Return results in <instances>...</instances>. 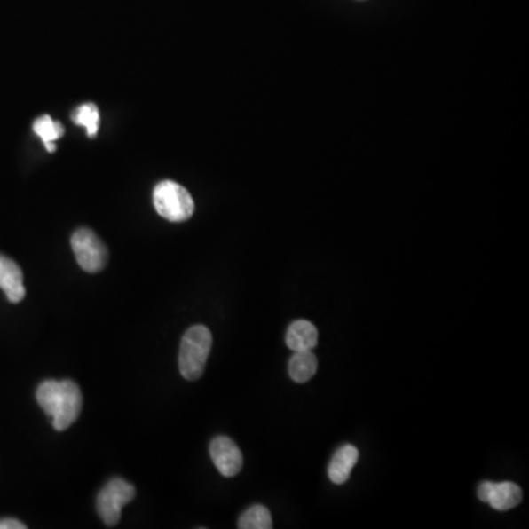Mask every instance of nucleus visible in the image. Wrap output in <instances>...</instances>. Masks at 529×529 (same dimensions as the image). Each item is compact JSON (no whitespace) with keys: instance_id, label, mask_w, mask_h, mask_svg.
<instances>
[{"instance_id":"obj_1","label":"nucleus","mask_w":529,"mask_h":529,"mask_svg":"<svg viewBox=\"0 0 529 529\" xmlns=\"http://www.w3.org/2000/svg\"><path fill=\"white\" fill-rule=\"evenodd\" d=\"M36 399L44 414L51 419L56 431L68 430L82 412V390L74 381H44L39 385Z\"/></svg>"},{"instance_id":"obj_3","label":"nucleus","mask_w":529,"mask_h":529,"mask_svg":"<svg viewBox=\"0 0 529 529\" xmlns=\"http://www.w3.org/2000/svg\"><path fill=\"white\" fill-rule=\"evenodd\" d=\"M154 209L162 218L171 222H183L194 214L192 194L174 181H162L154 187Z\"/></svg>"},{"instance_id":"obj_14","label":"nucleus","mask_w":529,"mask_h":529,"mask_svg":"<svg viewBox=\"0 0 529 529\" xmlns=\"http://www.w3.org/2000/svg\"><path fill=\"white\" fill-rule=\"evenodd\" d=\"M73 120L75 124L82 125L87 130L89 137L98 134L100 115H99L98 107L93 103H86V105L77 107L73 114Z\"/></svg>"},{"instance_id":"obj_12","label":"nucleus","mask_w":529,"mask_h":529,"mask_svg":"<svg viewBox=\"0 0 529 529\" xmlns=\"http://www.w3.org/2000/svg\"><path fill=\"white\" fill-rule=\"evenodd\" d=\"M36 134L43 140L47 152H55V140L64 136V127L58 121L51 120V116H40L33 125Z\"/></svg>"},{"instance_id":"obj_6","label":"nucleus","mask_w":529,"mask_h":529,"mask_svg":"<svg viewBox=\"0 0 529 529\" xmlns=\"http://www.w3.org/2000/svg\"><path fill=\"white\" fill-rule=\"evenodd\" d=\"M478 497L481 501L490 504L495 510L506 512L521 503L522 490L521 486L510 481H504V483L484 481L478 486Z\"/></svg>"},{"instance_id":"obj_7","label":"nucleus","mask_w":529,"mask_h":529,"mask_svg":"<svg viewBox=\"0 0 529 529\" xmlns=\"http://www.w3.org/2000/svg\"><path fill=\"white\" fill-rule=\"evenodd\" d=\"M210 457L217 470L226 478L235 477L243 468V454L228 437H217L210 443Z\"/></svg>"},{"instance_id":"obj_8","label":"nucleus","mask_w":529,"mask_h":529,"mask_svg":"<svg viewBox=\"0 0 529 529\" xmlns=\"http://www.w3.org/2000/svg\"><path fill=\"white\" fill-rule=\"evenodd\" d=\"M0 288L11 304H20L26 297L21 268L4 255H0Z\"/></svg>"},{"instance_id":"obj_15","label":"nucleus","mask_w":529,"mask_h":529,"mask_svg":"<svg viewBox=\"0 0 529 529\" xmlns=\"http://www.w3.org/2000/svg\"><path fill=\"white\" fill-rule=\"evenodd\" d=\"M27 526L17 519H0V529H26Z\"/></svg>"},{"instance_id":"obj_5","label":"nucleus","mask_w":529,"mask_h":529,"mask_svg":"<svg viewBox=\"0 0 529 529\" xmlns=\"http://www.w3.org/2000/svg\"><path fill=\"white\" fill-rule=\"evenodd\" d=\"M71 248L83 271L100 272L107 262V249L89 228H80L71 237Z\"/></svg>"},{"instance_id":"obj_2","label":"nucleus","mask_w":529,"mask_h":529,"mask_svg":"<svg viewBox=\"0 0 529 529\" xmlns=\"http://www.w3.org/2000/svg\"><path fill=\"white\" fill-rule=\"evenodd\" d=\"M212 349V334L203 325L187 329L179 347L178 367L181 375L188 381H196L203 375L206 362Z\"/></svg>"},{"instance_id":"obj_13","label":"nucleus","mask_w":529,"mask_h":529,"mask_svg":"<svg viewBox=\"0 0 529 529\" xmlns=\"http://www.w3.org/2000/svg\"><path fill=\"white\" fill-rule=\"evenodd\" d=\"M240 529H271L272 528V517L268 509L262 504H255L249 508L246 512L240 517Z\"/></svg>"},{"instance_id":"obj_11","label":"nucleus","mask_w":529,"mask_h":529,"mask_svg":"<svg viewBox=\"0 0 529 529\" xmlns=\"http://www.w3.org/2000/svg\"><path fill=\"white\" fill-rule=\"evenodd\" d=\"M316 369H318V359L312 351H295L288 363L291 380L299 384L312 380L315 376Z\"/></svg>"},{"instance_id":"obj_10","label":"nucleus","mask_w":529,"mask_h":529,"mask_svg":"<svg viewBox=\"0 0 529 529\" xmlns=\"http://www.w3.org/2000/svg\"><path fill=\"white\" fill-rule=\"evenodd\" d=\"M286 343L293 351H313L318 344V329L309 320H295L287 329Z\"/></svg>"},{"instance_id":"obj_4","label":"nucleus","mask_w":529,"mask_h":529,"mask_svg":"<svg viewBox=\"0 0 529 529\" xmlns=\"http://www.w3.org/2000/svg\"><path fill=\"white\" fill-rule=\"evenodd\" d=\"M136 497V488L122 478H114L103 486L98 495L96 509L105 525L115 526L120 522L122 509Z\"/></svg>"},{"instance_id":"obj_9","label":"nucleus","mask_w":529,"mask_h":529,"mask_svg":"<svg viewBox=\"0 0 529 529\" xmlns=\"http://www.w3.org/2000/svg\"><path fill=\"white\" fill-rule=\"evenodd\" d=\"M359 461V450L351 444H344L334 453L333 459L329 462L328 477L334 484L342 486L351 477V470Z\"/></svg>"}]
</instances>
